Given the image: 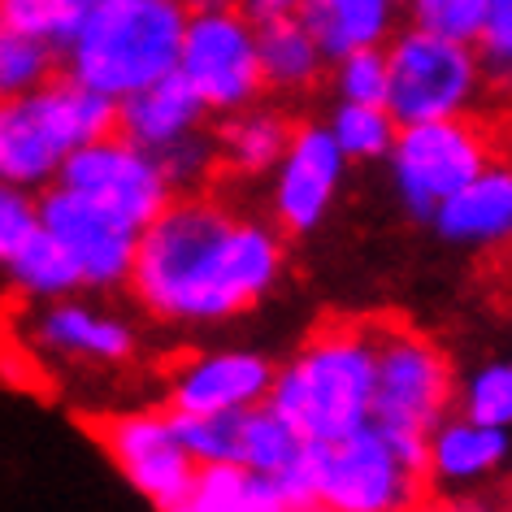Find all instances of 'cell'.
<instances>
[{
    "label": "cell",
    "instance_id": "20",
    "mask_svg": "<svg viewBox=\"0 0 512 512\" xmlns=\"http://www.w3.org/2000/svg\"><path fill=\"white\" fill-rule=\"evenodd\" d=\"M256 31V66H261V83L270 92H309V87L322 83V70H326V53L322 44L313 40V31L304 27L300 18H278V22H265V27H252Z\"/></svg>",
    "mask_w": 512,
    "mask_h": 512
},
{
    "label": "cell",
    "instance_id": "36",
    "mask_svg": "<svg viewBox=\"0 0 512 512\" xmlns=\"http://www.w3.org/2000/svg\"><path fill=\"white\" fill-rule=\"evenodd\" d=\"M408 512H473V499H460V495H439V491H430V495H421Z\"/></svg>",
    "mask_w": 512,
    "mask_h": 512
},
{
    "label": "cell",
    "instance_id": "11",
    "mask_svg": "<svg viewBox=\"0 0 512 512\" xmlns=\"http://www.w3.org/2000/svg\"><path fill=\"white\" fill-rule=\"evenodd\" d=\"M96 439L118 465V473L157 512L183 504L196 482V460L178 439V426L165 408H139L96 421Z\"/></svg>",
    "mask_w": 512,
    "mask_h": 512
},
{
    "label": "cell",
    "instance_id": "35",
    "mask_svg": "<svg viewBox=\"0 0 512 512\" xmlns=\"http://www.w3.org/2000/svg\"><path fill=\"white\" fill-rule=\"evenodd\" d=\"M309 0H239V14L252 22V27H265V22H278V18H300Z\"/></svg>",
    "mask_w": 512,
    "mask_h": 512
},
{
    "label": "cell",
    "instance_id": "8",
    "mask_svg": "<svg viewBox=\"0 0 512 512\" xmlns=\"http://www.w3.org/2000/svg\"><path fill=\"white\" fill-rule=\"evenodd\" d=\"M387 161L404 209L421 222H430L434 209L491 161V139H486L482 122L473 113L408 122L395 135Z\"/></svg>",
    "mask_w": 512,
    "mask_h": 512
},
{
    "label": "cell",
    "instance_id": "4",
    "mask_svg": "<svg viewBox=\"0 0 512 512\" xmlns=\"http://www.w3.org/2000/svg\"><path fill=\"white\" fill-rule=\"evenodd\" d=\"M118 131V100L70 74H53L27 96L0 100V183L44 191L74 148Z\"/></svg>",
    "mask_w": 512,
    "mask_h": 512
},
{
    "label": "cell",
    "instance_id": "34",
    "mask_svg": "<svg viewBox=\"0 0 512 512\" xmlns=\"http://www.w3.org/2000/svg\"><path fill=\"white\" fill-rule=\"evenodd\" d=\"M40 230V209H35V191L0 183V270L9 265L22 243Z\"/></svg>",
    "mask_w": 512,
    "mask_h": 512
},
{
    "label": "cell",
    "instance_id": "10",
    "mask_svg": "<svg viewBox=\"0 0 512 512\" xmlns=\"http://www.w3.org/2000/svg\"><path fill=\"white\" fill-rule=\"evenodd\" d=\"M53 183H61L66 191L83 196L87 204L113 213L118 222L135 226V230H144L152 217L174 200L157 157L144 148H135L131 139H122L118 131L74 148L70 157L61 161Z\"/></svg>",
    "mask_w": 512,
    "mask_h": 512
},
{
    "label": "cell",
    "instance_id": "9",
    "mask_svg": "<svg viewBox=\"0 0 512 512\" xmlns=\"http://www.w3.org/2000/svg\"><path fill=\"white\" fill-rule=\"evenodd\" d=\"M178 74L191 83L209 113H235L261 100V66H256V31L235 5L226 9H191Z\"/></svg>",
    "mask_w": 512,
    "mask_h": 512
},
{
    "label": "cell",
    "instance_id": "23",
    "mask_svg": "<svg viewBox=\"0 0 512 512\" xmlns=\"http://www.w3.org/2000/svg\"><path fill=\"white\" fill-rule=\"evenodd\" d=\"M300 434L274 413L270 404H256L239 413V447H235V465L256 473V478H278L291 456L300 452Z\"/></svg>",
    "mask_w": 512,
    "mask_h": 512
},
{
    "label": "cell",
    "instance_id": "21",
    "mask_svg": "<svg viewBox=\"0 0 512 512\" xmlns=\"http://www.w3.org/2000/svg\"><path fill=\"white\" fill-rule=\"evenodd\" d=\"M300 22L313 31L330 61L352 48H369L391 31V0H309Z\"/></svg>",
    "mask_w": 512,
    "mask_h": 512
},
{
    "label": "cell",
    "instance_id": "25",
    "mask_svg": "<svg viewBox=\"0 0 512 512\" xmlns=\"http://www.w3.org/2000/svg\"><path fill=\"white\" fill-rule=\"evenodd\" d=\"M326 131L335 135V144L348 161H382L391 152L395 135H400V122L391 118L387 105H352V100H339Z\"/></svg>",
    "mask_w": 512,
    "mask_h": 512
},
{
    "label": "cell",
    "instance_id": "26",
    "mask_svg": "<svg viewBox=\"0 0 512 512\" xmlns=\"http://www.w3.org/2000/svg\"><path fill=\"white\" fill-rule=\"evenodd\" d=\"M100 5L105 0H0V18L18 22L22 31L40 35L61 53Z\"/></svg>",
    "mask_w": 512,
    "mask_h": 512
},
{
    "label": "cell",
    "instance_id": "22",
    "mask_svg": "<svg viewBox=\"0 0 512 512\" xmlns=\"http://www.w3.org/2000/svg\"><path fill=\"white\" fill-rule=\"evenodd\" d=\"M9 278V287L18 291L27 304H44V300H61V296H79L83 291V278H79V265L70 261V252L48 235L40 226L35 235L22 243V248L9 256V265L0 270Z\"/></svg>",
    "mask_w": 512,
    "mask_h": 512
},
{
    "label": "cell",
    "instance_id": "14",
    "mask_svg": "<svg viewBox=\"0 0 512 512\" xmlns=\"http://www.w3.org/2000/svg\"><path fill=\"white\" fill-rule=\"evenodd\" d=\"M348 157L339 152L335 135L317 122H296L287 152L274 165L270 217L283 235H309L326 222L330 204L339 196Z\"/></svg>",
    "mask_w": 512,
    "mask_h": 512
},
{
    "label": "cell",
    "instance_id": "27",
    "mask_svg": "<svg viewBox=\"0 0 512 512\" xmlns=\"http://www.w3.org/2000/svg\"><path fill=\"white\" fill-rule=\"evenodd\" d=\"M170 183L174 196H187V191H209V183L217 178V144L209 131H191L178 144L152 152Z\"/></svg>",
    "mask_w": 512,
    "mask_h": 512
},
{
    "label": "cell",
    "instance_id": "18",
    "mask_svg": "<svg viewBox=\"0 0 512 512\" xmlns=\"http://www.w3.org/2000/svg\"><path fill=\"white\" fill-rule=\"evenodd\" d=\"M204 118L209 109L200 105V96L178 70L118 100V135L144 152H161L191 131H204Z\"/></svg>",
    "mask_w": 512,
    "mask_h": 512
},
{
    "label": "cell",
    "instance_id": "17",
    "mask_svg": "<svg viewBox=\"0 0 512 512\" xmlns=\"http://www.w3.org/2000/svg\"><path fill=\"white\" fill-rule=\"evenodd\" d=\"M508 452H512L508 430H495V426H482V421L447 413L426 439L430 491H439V495L469 491V486L495 478V473L504 469Z\"/></svg>",
    "mask_w": 512,
    "mask_h": 512
},
{
    "label": "cell",
    "instance_id": "12",
    "mask_svg": "<svg viewBox=\"0 0 512 512\" xmlns=\"http://www.w3.org/2000/svg\"><path fill=\"white\" fill-rule=\"evenodd\" d=\"M35 209H40V226L53 235L61 248L70 252V261L79 265L83 291H122L135 265V243L139 230L118 222L113 213L87 204L61 183H48L35 191Z\"/></svg>",
    "mask_w": 512,
    "mask_h": 512
},
{
    "label": "cell",
    "instance_id": "6",
    "mask_svg": "<svg viewBox=\"0 0 512 512\" xmlns=\"http://www.w3.org/2000/svg\"><path fill=\"white\" fill-rule=\"evenodd\" d=\"M382 57H387V109L400 126L456 118L478 100L482 66L473 44L413 27L395 35Z\"/></svg>",
    "mask_w": 512,
    "mask_h": 512
},
{
    "label": "cell",
    "instance_id": "28",
    "mask_svg": "<svg viewBox=\"0 0 512 512\" xmlns=\"http://www.w3.org/2000/svg\"><path fill=\"white\" fill-rule=\"evenodd\" d=\"M460 417L482 421V426L508 430L512 426V361L482 365L460 391Z\"/></svg>",
    "mask_w": 512,
    "mask_h": 512
},
{
    "label": "cell",
    "instance_id": "3",
    "mask_svg": "<svg viewBox=\"0 0 512 512\" xmlns=\"http://www.w3.org/2000/svg\"><path fill=\"white\" fill-rule=\"evenodd\" d=\"M187 18V0H105L61 48V74L126 100L178 70Z\"/></svg>",
    "mask_w": 512,
    "mask_h": 512
},
{
    "label": "cell",
    "instance_id": "31",
    "mask_svg": "<svg viewBox=\"0 0 512 512\" xmlns=\"http://www.w3.org/2000/svg\"><path fill=\"white\" fill-rule=\"evenodd\" d=\"M174 417V413H170ZM178 439L191 452L196 465H217L230 460L235 465V447H239V413H209V417H174Z\"/></svg>",
    "mask_w": 512,
    "mask_h": 512
},
{
    "label": "cell",
    "instance_id": "30",
    "mask_svg": "<svg viewBox=\"0 0 512 512\" xmlns=\"http://www.w3.org/2000/svg\"><path fill=\"white\" fill-rule=\"evenodd\" d=\"M486 83L512 92V0H486V22L473 40Z\"/></svg>",
    "mask_w": 512,
    "mask_h": 512
},
{
    "label": "cell",
    "instance_id": "15",
    "mask_svg": "<svg viewBox=\"0 0 512 512\" xmlns=\"http://www.w3.org/2000/svg\"><path fill=\"white\" fill-rule=\"evenodd\" d=\"M270 382H274V361L261 352H200L170 369L165 413L174 417L243 413V408L265 404Z\"/></svg>",
    "mask_w": 512,
    "mask_h": 512
},
{
    "label": "cell",
    "instance_id": "13",
    "mask_svg": "<svg viewBox=\"0 0 512 512\" xmlns=\"http://www.w3.org/2000/svg\"><path fill=\"white\" fill-rule=\"evenodd\" d=\"M27 348L48 356L57 365L79 369H118L139 352V335L126 317L100 309V304L79 296H61L31 304Z\"/></svg>",
    "mask_w": 512,
    "mask_h": 512
},
{
    "label": "cell",
    "instance_id": "24",
    "mask_svg": "<svg viewBox=\"0 0 512 512\" xmlns=\"http://www.w3.org/2000/svg\"><path fill=\"white\" fill-rule=\"evenodd\" d=\"M61 74V53L40 35L22 31L18 22L0 18V100L27 96Z\"/></svg>",
    "mask_w": 512,
    "mask_h": 512
},
{
    "label": "cell",
    "instance_id": "32",
    "mask_svg": "<svg viewBox=\"0 0 512 512\" xmlns=\"http://www.w3.org/2000/svg\"><path fill=\"white\" fill-rule=\"evenodd\" d=\"M335 87L339 100H352V105H387V57H382V48L369 44L343 53L335 66Z\"/></svg>",
    "mask_w": 512,
    "mask_h": 512
},
{
    "label": "cell",
    "instance_id": "7",
    "mask_svg": "<svg viewBox=\"0 0 512 512\" xmlns=\"http://www.w3.org/2000/svg\"><path fill=\"white\" fill-rule=\"evenodd\" d=\"M430 495L426 469L404 460L378 426L317 447L313 512H408Z\"/></svg>",
    "mask_w": 512,
    "mask_h": 512
},
{
    "label": "cell",
    "instance_id": "5",
    "mask_svg": "<svg viewBox=\"0 0 512 512\" xmlns=\"http://www.w3.org/2000/svg\"><path fill=\"white\" fill-rule=\"evenodd\" d=\"M374 343V408L369 426L387 434L404 460L426 469V439L452 413L456 378L447 352L404 317H365Z\"/></svg>",
    "mask_w": 512,
    "mask_h": 512
},
{
    "label": "cell",
    "instance_id": "19",
    "mask_svg": "<svg viewBox=\"0 0 512 512\" xmlns=\"http://www.w3.org/2000/svg\"><path fill=\"white\" fill-rule=\"evenodd\" d=\"M291 131H296V118L274 105H252L226 113L222 126H217L213 144H217V170L235 174V178H261L270 174L278 157L291 144Z\"/></svg>",
    "mask_w": 512,
    "mask_h": 512
},
{
    "label": "cell",
    "instance_id": "33",
    "mask_svg": "<svg viewBox=\"0 0 512 512\" xmlns=\"http://www.w3.org/2000/svg\"><path fill=\"white\" fill-rule=\"evenodd\" d=\"M413 22L447 40L473 44L486 22V0H413Z\"/></svg>",
    "mask_w": 512,
    "mask_h": 512
},
{
    "label": "cell",
    "instance_id": "37",
    "mask_svg": "<svg viewBox=\"0 0 512 512\" xmlns=\"http://www.w3.org/2000/svg\"><path fill=\"white\" fill-rule=\"evenodd\" d=\"M473 512H512V499H508V504H486V499H473Z\"/></svg>",
    "mask_w": 512,
    "mask_h": 512
},
{
    "label": "cell",
    "instance_id": "39",
    "mask_svg": "<svg viewBox=\"0 0 512 512\" xmlns=\"http://www.w3.org/2000/svg\"><path fill=\"white\" fill-rule=\"evenodd\" d=\"M508 499H512V495H508Z\"/></svg>",
    "mask_w": 512,
    "mask_h": 512
},
{
    "label": "cell",
    "instance_id": "2",
    "mask_svg": "<svg viewBox=\"0 0 512 512\" xmlns=\"http://www.w3.org/2000/svg\"><path fill=\"white\" fill-rule=\"evenodd\" d=\"M265 404L304 443H335L369 426L374 408V343L369 322L330 317L287 365H274Z\"/></svg>",
    "mask_w": 512,
    "mask_h": 512
},
{
    "label": "cell",
    "instance_id": "38",
    "mask_svg": "<svg viewBox=\"0 0 512 512\" xmlns=\"http://www.w3.org/2000/svg\"><path fill=\"white\" fill-rule=\"evenodd\" d=\"M508 96H512V92H508Z\"/></svg>",
    "mask_w": 512,
    "mask_h": 512
},
{
    "label": "cell",
    "instance_id": "16",
    "mask_svg": "<svg viewBox=\"0 0 512 512\" xmlns=\"http://www.w3.org/2000/svg\"><path fill=\"white\" fill-rule=\"evenodd\" d=\"M430 226L456 248H504L512 243V165L486 161L460 191H452Z\"/></svg>",
    "mask_w": 512,
    "mask_h": 512
},
{
    "label": "cell",
    "instance_id": "29",
    "mask_svg": "<svg viewBox=\"0 0 512 512\" xmlns=\"http://www.w3.org/2000/svg\"><path fill=\"white\" fill-rule=\"evenodd\" d=\"M243 495H248V469L217 460V465H196L187 499L165 512H243Z\"/></svg>",
    "mask_w": 512,
    "mask_h": 512
},
{
    "label": "cell",
    "instance_id": "1",
    "mask_svg": "<svg viewBox=\"0 0 512 512\" xmlns=\"http://www.w3.org/2000/svg\"><path fill=\"white\" fill-rule=\"evenodd\" d=\"M283 274L287 243L274 222L187 191L139 230L126 291L165 326H217L256 309Z\"/></svg>",
    "mask_w": 512,
    "mask_h": 512
}]
</instances>
